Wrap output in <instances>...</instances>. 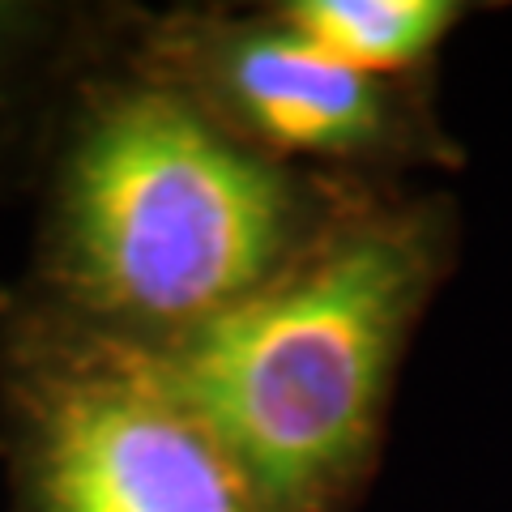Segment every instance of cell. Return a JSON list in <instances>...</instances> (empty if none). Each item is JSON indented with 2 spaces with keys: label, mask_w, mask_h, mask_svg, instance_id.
I'll return each mask as SVG.
<instances>
[{
  "label": "cell",
  "mask_w": 512,
  "mask_h": 512,
  "mask_svg": "<svg viewBox=\"0 0 512 512\" xmlns=\"http://www.w3.org/2000/svg\"><path fill=\"white\" fill-rule=\"evenodd\" d=\"M128 30L56 124L30 269L9 286L69 325L163 355L278 282L376 184L235 141L128 60Z\"/></svg>",
  "instance_id": "obj_1"
},
{
  "label": "cell",
  "mask_w": 512,
  "mask_h": 512,
  "mask_svg": "<svg viewBox=\"0 0 512 512\" xmlns=\"http://www.w3.org/2000/svg\"><path fill=\"white\" fill-rule=\"evenodd\" d=\"M453 252L444 197L376 184L278 282L154 359L274 512H359Z\"/></svg>",
  "instance_id": "obj_2"
},
{
  "label": "cell",
  "mask_w": 512,
  "mask_h": 512,
  "mask_svg": "<svg viewBox=\"0 0 512 512\" xmlns=\"http://www.w3.org/2000/svg\"><path fill=\"white\" fill-rule=\"evenodd\" d=\"M9 512H274L146 350L0 282Z\"/></svg>",
  "instance_id": "obj_3"
},
{
  "label": "cell",
  "mask_w": 512,
  "mask_h": 512,
  "mask_svg": "<svg viewBox=\"0 0 512 512\" xmlns=\"http://www.w3.org/2000/svg\"><path fill=\"white\" fill-rule=\"evenodd\" d=\"M124 52L235 141L286 167L402 184L414 167L457 163L427 82L350 69L295 35L274 5L137 9Z\"/></svg>",
  "instance_id": "obj_4"
},
{
  "label": "cell",
  "mask_w": 512,
  "mask_h": 512,
  "mask_svg": "<svg viewBox=\"0 0 512 512\" xmlns=\"http://www.w3.org/2000/svg\"><path fill=\"white\" fill-rule=\"evenodd\" d=\"M137 5L0 0V210L30 192L82 77L120 47Z\"/></svg>",
  "instance_id": "obj_5"
},
{
  "label": "cell",
  "mask_w": 512,
  "mask_h": 512,
  "mask_svg": "<svg viewBox=\"0 0 512 512\" xmlns=\"http://www.w3.org/2000/svg\"><path fill=\"white\" fill-rule=\"evenodd\" d=\"M274 13L333 60L372 77L427 82L431 60L466 18L457 0H269Z\"/></svg>",
  "instance_id": "obj_6"
}]
</instances>
